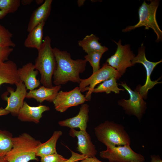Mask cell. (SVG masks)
Masks as SVG:
<instances>
[{
  "instance_id": "obj_12",
  "label": "cell",
  "mask_w": 162,
  "mask_h": 162,
  "mask_svg": "<svg viewBox=\"0 0 162 162\" xmlns=\"http://www.w3.org/2000/svg\"><path fill=\"white\" fill-rule=\"evenodd\" d=\"M15 90L11 87L7 88V92L10 93L8 97L6 93L2 95V98L7 102V104L4 108L13 116H17L23 106L24 100L27 94V89L23 82L21 81L16 85Z\"/></svg>"
},
{
  "instance_id": "obj_3",
  "label": "cell",
  "mask_w": 162,
  "mask_h": 162,
  "mask_svg": "<svg viewBox=\"0 0 162 162\" xmlns=\"http://www.w3.org/2000/svg\"><path fill=\"white\" fill-rule=\"evenodd\" d=\"M51 42L50 37L45 36L38 50V56L34 64L35 69L40 74V83L47 88L53 86L52 79L57 65Z\"/></svg>"
},
{
  "instance_id": "obj_24",
  "label": "cell",
  "mask_w": 162,
  "mask_h": 162,
  "mask_svg": "<svg viewBox=\"0 0 162 162\" xmlns=\"http://www.w3.org/2000/svg\"><path fill=\"white\" fill-rule=\"evenodd\" d=\"M13 138L10 132L0 129V158L4 157L11 150Z\"/></svg>"
},
{
  "instance_id": "obj_8",
  "label": "cell",
  "mask_w": 162,
  "mask_h": 162,
  "mask_svg": "<svg viewBox=\"0 0 162 162\" xmlns=\"http://www.w3.org/2000/svg\"><path fill=\"white\" fill-rule=\"evenodd\" d=\"M113 41L117 45V48L115 53L107 59L106 63L122 76L128 68L134 65L131 61L135 56L131 50L129 44L122 45L121 39L118 42Z\"/></svg>"
},
{
  "instance_id": "obj_32",
  "label": "cell",
  "mask_w": 162,
  "mask_h": 162,
  "mask_svg": "<svg viewBox=\"0 0 162 162\" xmlns=\"http://www.w3.org/2000/svg\"><path fill=\"white\" fill-rule=\"evenodd\" d=\"M151 162H162V160L158 155H152L150 156Z\"/></svg>"
},
{
  "instance_id": "obj_1",
  "label": "cell",
  "mask_w": 162,
  "mask_h": 162,
  "mask_svg": "<svg viewBox=\"0 0 162 162\" xmlns=\"http://www.w3.org/2000/svg\"><path fill=\"white\" fill-rule=\"evenodd\" d=\"M56 62L54 73L53 82L56 86L64 85L68 81L80 83V74L86 69L87 62L85 59L74 60L66 51H62L56 47L53 48Z\"/></svg>"
},
{
  "instance_id": "obj_9",
  "label": "cell",
  "mask_w": 162,
  "mask_h": 162,
  "mask_svg": "<svg viewBox=\"0 0 162 162\" xmlns=\"http://www.w3.org/2000/svg\"><path fill=\"white\" fill-rule=\"evenodd\" d=\"M119 84L128 92L130 98L121 100L118 102V105L123 107L127 113L135 116L140 121L146 108V102L138 92L132 90L125 82Z\"/></svg>"
},
{
  "instance_id": "obj_36",
  "label": "cell",
  "mask_w": 162,
  "mask_h": 162,
  "mask_svg": "<svg viewBox=\"0 0 162 162\" xmlns=\"http://www.w3.org/2000/svg\"><path fill=\"white\" fill-rule=\"evenodd\" d=\"M85 0H78L77 3L79 7L81 6L83 4Z\"/></svg>"
},
{
  "instance_id": "obj_26",
  "label": "cell",
  "mask_w": 162,
  "mask_h": 162,
  "mask_svg": "<svg viewBox=\"0 0 162 162\" xmlns=\"http://www.w3.org/2000/svg\"><path fill=\"white\" fill-rule=\"evenodd\" d=\"M104 53L101 52H93L88 53L85 56V59L89 62L92 68V74L95 73L100 69V60Z\"/></svg>"
},
{
  "instance_id": "obj_17",
  "label": "cell",
  "mask_w": 162,
  "mask_h": 162,
  "mask_svg": "<svg viewBox=\"0 0 162 162\" xmlns=\"http://www.w3.org/2000/svg\"><path fill=\"white\" fill-rule=\"evenodd\" d=\"M17 66L14 62L0 61V86L4 83L16 85L21 80Z\"/></svg>"
},
{
  "instance_id": "obj_31",
  "label": "cell",
  "mask_w": 162,
  "mask_h": 162,
  "mask_svg": "<svg viewBox=\"0 0 162 162\" xmlns=\"http://www.w3.org/2000/svg\"><path fill=\"white\" fill-rule=\"evenodd\" d=\"M74 162H103L98 159L95 157H87L81 160L77 161Z\"/></svg>"
},
{
  "instance_id": "obj_35",
  "label": "cell",
  "mask_w": 162,
  "mask_h": 162,
  "mask_svg": "<svg viewBox=\"0 0 162 162\" xmlns=\"http://www.w3.org/2000/svg\"><path fill=\"white\" fill-rule=\"evenodd\" d=\"M7 14L4 12L0 10V19L3 18Z\"/></svg>"
},
{
  "instance_id": "obj_27",
  "label": "cell",
  "mask_w": 162,
  "mask_h": 162,
  "mask_svg": "<svg viewBox=\"0 0 162 162\" xmlns=\"http://www.w3.org/2000/svg\"><path fill=\"white\" fill-rule=\"evenodd\" d=\"M13 34L8 30L0 24V45L3 46L14 47L16 45L12 41Z\"/></svg>"
},
{
  "instance_id": "obj_21",
  "label": "cell",
  "mask_w": 162,
  "mask_h": 162,
  "mask_svg": "<svg viewBox=\"0 0 162 162\" xmlns=\"http://www.w3.org/2000/svg\"><path fill=\"white\" fill-rule=\"evenodd\" d=\"M45 22H42L29 32L24 42L25 46L33 48L38 50L40 48L43 43V29Z\"/></svg>"
},
{
  "instance_id": "obj_16",
  "label": "cell",
  "mask_w": 162,
  "mask_h": 162,
  "mask_svg": "<svg viewBox=\"0 0 162 162\" xmlns=\"http://www.w3.org/2000/svg\"><path fill=\"white\" fill-rule=\"evenodd\" d=\"M34 64L29 62L18 69L20 79L24 83L27 89L33 90L39 86L40 81L37 76L39 74L37 70H35Z\"/></svg>"
},
{
  "instance_id": "obj_28",
  "label": "cell",
  "mask_w": 162,
  "mask_h": 162,
  "mask_svg": "<svg viewBox=\"0 0 162 162\" xmlns=\"http://www.w3.org/2000/svg\"><path fill=\"white\" fill-rule=\"evenodd\" d=\"M68 159L57 153L41 158L40 162H65Z\"/></svg>"
},
{
  "instance_id": "obj_30",
  "label": "cell",
  "mask_w": 162,
  "mask_h": 162,
  "mask_svg": "<svg viewBox=\"0 0 162 162\" xmlns=\"http://www.w3.org/2000/svg\"><path fill=\"white\" fill-rule=\"evenodd\" d=\"M70 151L71 153V156L65 162H74L81 160L88 157L85 155L75 152L71 150Z\"/></svg>"
},
{
  "instance_id": "obj_33",
  "label": "cell",
  "mask_w": 162,
  "mask_h": 162,
  "mask_svg": "<svg viewBox=\"0 0 162 162\" xmlns=\"http://www.w3.org/2000/svg\"><path fill=\"white\" fill-rule=\"evenodd\" d=\"M10 113L8 111H7L2 107L0 108V116L6 115Z\"/></svg>"
},
{
  "instance_id": "obj_38",
  "label": "cell",
  "mask_w": 162,
  "mask_h": 162,
  "mask_svg": "<svg viewBox=\"0 0 162 162\" xmlns=\"http://www.w3.org/2000/svg\"><path fill=\"white\" fill-rule=\"evenodd\" d=\"M44 0H36V2L37 4H40L41 3H42L43 2Z\"/></svg>"
},
{
  "instance_id": "obj_11",
  "label": "cell",
  "mask_w": 162,
  "mask_h": 162,
  "mask_svg": "<svg viewBox=\"0 0 162 162\" xmlns=\"http://www.w3.org/2000/svg\"><path fill=\"white\" fill-rule=\"evenodd\" d=\"M88 101L79 87L68 92L59 91L53 101L57 111L63 112L69 108L82 104Z\"/></svg>"
},
{
  "instance_id": "obj_7",
  "label": "cell",
  "mask_w": 162,
  "mask_h": 162,
  "mask_svg": "<svg viewBox=\"0 0 162 162\" xmlns=\"http://www.w3.org/2000/svg\"><path fill=\"white\" fill-rule=\"evenodd\" d=\"M106 150L100 152L102 158L107 159L109 162H144V157L134 151L126 144L119 146H106Z\"/></svg>"
},
{
  "instance_id": "obj_29",
  "label": "cell",
  "mask_w": 162,
  "mask_h": 162,
  "mask_svg": "<svg viewBox=\"0 0 162 162\" xmlns=\"http://www.w3.org/2000/svg\"><path fill=\"white\" fill-rule=\"evenodd\" d=\"M13 50V47L3 46L0 45V61L5 62Z\"/></svg>"
},
{
  "instance_id": "obj_15",
  "label": "cell",
  "mask_w": 162,
  "mask_h": 162,
  "mask_svg": "<svg viewBox=\"0 0 162 162\" xmlns=\"http://www.w3.org/2000/svg\"><path fill=\"white\" fill-rule=\"evenodd\" d=\"M89 105L87 104H82L78 113L76 116L60 121L58 124L61 126L70 129L78 128L81 130H86L89 119Z\"/></svg>"
},
{
  "instance_id": "obj_6",
  "label": "cell",
  "mask_w": 162,
  "mask_h": 162,
  "mask_svg": "<svg viewBox=\"0 0 162 162\" xmlns=\"http://www.w3.org/2000/svg\"><path fill=\"white\" fill-rule=\"evenodd\" d=\"M122 76L115 69L106 63L102 67L88 78L81 79L79 88L81 92L88 91L85 96L88 101L91 99V95L95 86L102 82L115 78L119 79Z\"/></svg>"
},
{
  "instance_id": "obj_10",
  "label": "cell",
  "mask_w": 162,
  "mask_h": 162,
  "mask_svg": "<svg viewBox=\"0 0 162 162\" xmlns=\"http://www.w3.org/2000/svg\"><path fill=\"white\" fill-rule=\"evenodd\" d=\"M145 49V47L142 43L139 48L137 55L131 61L132 64L134 65L138 63L142 64L146 70V82L144 85L138 88L137 91L143 98L146 97L149 90L153 88L156 84L161 83V82H158V79L154 81L151 80L150 76L155 67L162 62V59L156 62L148 61L146 57Z\"/></svg>"
},
{
  "instance_id": "obj_2",
  "label": "cell",
  "mask_w": 162,
  "mask_h": 162,
  "mask_svg": "<svg viewBox=\"0 0 162 162\" xmlns=\"http://www.w3.org/2000/svg\"><path fill=\"white\" fill-rule=\"evenodd\" d=\"M42 143L28 134L24 133L12 139L11 150L4 156L8 162H28L38 161L36 152Z\"/></svg>"
},
{
  "instance_id": "obj_13",
  "label": "cell",
  "mask_w": 162,
  "mask_h": 162,
  "mask_svg": "<svg viewBox=\"0 0 162 162\" xmlns=\"http://www.w3.org/2000/svg\"><path fill=\"white\" fill-rule=\"evenodd\" d=\"M69 135L73 137H77V149L82 154L88 157L95 156L97 150L90 135L86 130L78 131L74 129H70Z\"/></svg>"
},
{
  "instance_id": "obj_19",
  "label": "cell",
  "mask_w": 162,
  "mask_h": 162,
  "mask_svg": "<svg viewBox=\"0 0 162 162\" xmlns=\"http://www.w3.org/2000/svg\"><path fill=\"white\" fill-rule=\"evenodd\" d=\"M52 1L45 0L33 11L28 25L27 31L28 32L40 23L45 22L50 14Z\"/></svg>"
},
{
  "instance_id": "obj_37",
  "label": "cell",
  "mask_w": 162,
  "mask_h": 162,
  "mask_svg": "<svg viewBox=\"0 0 162 162\" xmlns=\"http://www.w3.org/2000/svg\"><path fill=\"white\" fill-rule=\"evenodd\" d=\"M0 162H8L5 158L4 157L0 158Z\"/></svg>"
},
{
  "instance_id": "obj_4",
  "label": "cell",
  "mask_w": 162,
  "mask_h": 162,
  "mask_svg": "<svg viewBox=\"0 0 162 162\" xmlns=\"http://www.w3.org/2000/svg\"><path fill=\"white\" fill-rule=\"evenodd\" d=\"M98 140L106 146H119L130 144V139L123 126L106 121L94 128Z\"/></svg>"
},
{
  "instance_id": "obj_23",
  "label": "cell",
  "mask_w": 162,
  "mask_h": 162,
  "mask_svg": "<svg viewBox=\"0 0 162 162\" xmlns=\"http://www.w3.org/2000/svg\"><path fill=\"white\" fill-rule=\"evenodd\" d=\"M116 80L115 78H112L104 81L94 89L93 92H105L108 94L112 92L116 94L119 93L120 91H124V89L118 87Z\"/></svg>"
},
{
  "instance_id": "obj_5",
  "label": "cell",
  "mask_w": 162,
  "mask_h": 162,
  "mask_svg": "<svg viewBox=\"0 0 162 162\" xmlns=\"http://www.w3.org/2000/svg\"><path fill=\"white\" fill-rule=\"evenodd\" d=\"M159 1L150 0V3L143 2L138 9L139 21L136 25L129 26L122 30L123 32H126L142 26H145V29L152 28L157 36L156 42H159L162 40V31L157 22L156 15Z\"/></svg>"
},
{
  "instance_id": "obj_14",
  "label": "cell",
  "mask_w": 162,
  "mask_h": 162,
  "mask_svg": "<svg viewBox=\"0 0 162 162\" xmlns=\"http://www.w3.org/2000/svg\"><path fill=\"white\" fill-rule=\"evenodd\" d=\"M50 110V107L45 105L40 104L37 106H32L24 101L17 115L18 118L22 122L38 124L42 117L43 113Z\"/></svg>"
},
{
  "instance_id": "obj_20",
  "label": "cell",
  "mask_w": 162,
  "mask_h": 162,
  "mask_svg": "<svg viewBox=\"0 0 162 162\" xmlns=\"http://www.w3.org/2000/svg\"><path fill=\"white\" fill-rule=\"evenodd\" d=\"M99 38L93 34L86 35L81 40L78 41V45L87 54L93 52L104 53L108 50L106 47L103 46L100 43Z\"/></svg>"
},
{
  "instance_id": "obj_18",
  "label": "cell",
  "mask_w": 162,
  "mask_h": 162,
  "mask_svg": "<svg viewBox=\"0 0 162 162\" xmlns=\"http://www.w3.org/2000/svg\"><path fill=\"white\" fill-rule=\"evenodd\" d=\"M61 88V85L47 88L43 86L27 93L26 98H33L40 103L46 100L53 102Z\"/></svg>"
},
{
  "instance_id": "obj_22",
  "label": "cell",
  "mask_w": 162,
  "mask_h": 162,
  "mask_svg": "<svg viewBox=\"0 0 162 162\" xmlns=\"http://www.w3.org/2000/svg\"><path fill=\"white\" fill-rule=\"evenodd\" d=\"M62 134L60 130L55 131L50 138L47 141L41 143L39 146L36 152V156L41 158L57 153L56 144L57 141Z\"/></svg>"
},
{
  "instance_id": "obj_34",
  "label": "cell",
  "mask_w": 162,
  "mask_h": 162,
  "mask_svg": "<svg viewBox=\"0 0 162 162\" xmlns=\"http://www.w3.org/2000/svg\"><path fill=\"white\" fill-rule=\"evenodd\" d=\"M33 1L32 0H21V3L22 4L25 5L30 4Z\"/></svg>"
},
{
  "instance_id": "obj_25",
  "label": "cell",
  "mask_w": 162,
  "mask_h": 162,
  "mask_svg": "<svg viewBox=\"0 0 162 162\" xmlns=\"http://www.w3.org/2000/svg\"><path fill=\"white\" fill-rule=\"evenodd\" d=\"M20 0H0V10L6 14L14 13L21 4Z\"/></svg>"
}]
</instances>
